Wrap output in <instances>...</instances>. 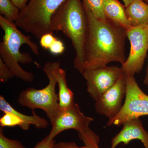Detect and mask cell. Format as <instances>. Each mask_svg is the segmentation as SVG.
Here are the masks:
<instances>
[{
    "label": "cell",
    "instance_id": "obj_24",
    "mask_svg": "<svg viewBox=\"0 0 148 148\" xmlns=\"http://www.w3.org/2000/svg\"><path fill=\"white\" fill-rule=\"evenodd\" d=\"M56 143L54 139H51L48 135L41 141L37 143L34 148H53Z\"/></svg>",
    "mask_w": 148,
    "mask_h": 148
},
{
    "label": "cell",
    "instance_id": "obj_28",
    "mask_svg": "<svg viewBox=\"0 0 148 148\" xmlns=\"http://www.w3.org/2000/svg\"><path fill=\"white\" fill-rule=\"evenodd\" d=\"M122 1L123 3H124V5L126 7L130 3L132 2L133 0H122Z\"/></svg>",
    "mask_w": 148,
    "mask_h": 148
},
{
    "label": "cell",
    "instance_id": "obj_5",
    "mask_svg": "<svg viewBox=\"0 0 148 148\" xmlns=\"http://www.w3.org/2000/svg\"><path fill=\"white\" fill-rule=\"evenodd\" d=\"M42 70L49 80L47 85L41 89L29 88L22 90L18 95V101L21 106L33 111L40 109L44 111L51 125L60 111L58 94L56 91L57 82L49 70L44 67Z\"/></svg>",
    "mask_w": 148,
    "mask_h": 148
},
{
    "label": "cell",
    "instance_id": "obj_16",
    "mask_svg": "<svg viewBox=\"0 0 148 148\" xmlns=\"http://www.w3.org/2000/svg\"><path fill=\"white\" fill-rule=\"evenodd\" d=\"M0 13L9 21L15 22L19 16L20 10L11 0H0Z\"/></svg>",
    "mask_w": 148,
    "mask_h": 148
},
{
    "label": "cell",
    "instance_id": "obj_26",
    "mask_svg": "<svg viewBox=\"0 0 148 148\" xmlns=\"http://www.w3.org/2000/svg\"><path fill=\"white\" fill-rule=\"evenodd\" d=\"M15 5L20 10L23 9L27 6V3L30 0H11Z\"/></svg>",
    "mask_w": 148,
    "mask_h": 148
},
{
    "label": "cell",
    "instance_id": "obj_18",
    "mask_svg": "<svg viewBox=\"0 0 148 148\" xmlns=\"http://www.w3.org/2000/svg\"><path fill=\"white\" fill-rule=\"evenodd\" d=\"M79 138L87 148H100L99 137L90 128L79 132Z\"/></svg>",
    "mask_w": 148,
    "mask_h": 148
},
{
    "label": "cell",
    "instance_id": "obj_8",
    "mask_svg": "<svg viewBox=\"0 0 148 148\" xmlns=\"http://www.w3.org/2000/svg\"><path fill=\"white\" fill-rule=\"evenodd\" d=\"M82 74L86 80L88 92L95 101L124 75L121 67L108 66L96 69H84Z\"/></svg>",
    "mask_w": 148,
    "mask_h": 148
},
{
    "label": "cell",
    "instance_id": "obj_29",
    "mask_svg": "<svg viewBox=\"0 0 148 148\" xmlns=\"http://www.w3.org/2000/svg\"><path fill=\"white\" fill-rule=\"evenodd\" d=\"M145 1H146L148 3V0H145Z\"/></svg>",
    "mask_w": 148,
    "mask_h": 148
},
{
    "label": "cell",
    "instance_id": "obj_15",
    "mask_svg": "<svg viewBox=\"0 0 148 148\" xmlns=\"http://www.w3.org/2000/svg\"><path fill=\"white\" fill-rule=\"evenodd\" d=\"M125 13L132 27L148 24V3L133 0L125 7Z\"/></svg>",
    "mask_w": 148,
    "mask_h": 148
},
{
    "label": "cell",
    "instance_id": "obj_25",
    "mask_svg": "<svg viewBox=\"0 0 148 148\" xmlns=\"http://www.w3.org/2000/svg\"><path fill=\"white\" fill-rule=\"evenodd\" d=\"M53 148H87L86 146L78 147L76 143L73 142H60L55 143Z\"/></svg>",
    "mask_w": 148,
    "mask_h": 148
},
{
    "label": "cell",
    "instance_id": "obj_7",
    "mask_svg": "<svg viewBox=\"0 0 148 148\" xmlns=\"http://www.w3.org/2000/svg\"><path fill=\"white\" fill-rule=\"evenodd\" d=\"M130 44L129 56L122 64L125 75L134 76L143 70L148 51V24L130 27L126 30Z\"/></svg>",
    "mask_w": 148,
    "mask_h": 148
},
{
    "label": "cell",
    "instance_id": "obj_10",
    "mask_svg": "<svg viewBox=\"0 0 148 148\" xmlns=\"http://www.w3.org/2000/svg\"><path fill=\"white\" fill-rule=\"evenodd\" d=\"M126 94V83L125 75L108 90L95 101L96 112L108 118L115 117L121 111L123 101Z\"/></svg>",
    "mask_w": 148,
    "mask_h": 148
},
{
    "label": "cell",
    "instance_id": "obj_12",
    "mask_svg": "<svg viewBox=\"0 0 148 148\" xmlns=\"http://www.w3.org/2000/svg\"><path fill=\"white\" fill-rule=\"evenodd\" d=\"M43 67L49 70L56 80L58 88L60 110H67L73 106L75 104L74 93L68 86L66 71L61 69V64L59 62H48Z\"/></svg>",
    "mask_w": 148,
    "mask_h": 148
},
{
    "label": "cell",
    "instance_id": "obj_20",
    "mask_svg": "<svg viewBox=\"0 0 148 148\" xmlns=\"http://www.w3.org/2000/svg\"><path fill=\"white\" fill-rule=\"evenodd\" d=\"M0 148H27L18 140L6 138L2 127L0 128Z\"/></svg>",
    "mask_w": 148,
    "mask_h": 148
},
{
    "label": "cell",
    "instance_id": "obj_14",
    "mask_svg": "<svg viewBox=\"0 0 148 148\" xmlns=\"http://www.w3.org/2000/svg\"><path fill=\"white\" fill-rule=\"evenodd\" d=\"M103 10L107 20L127 30L132 27L125 13V6L118 0H103Z\"/></svg>",
    "mask_w": 148,
    "mask_h": 148
},
{
    "label": "cell",
    "instance_id": "obj_22",
    "mask_svg": "<svg viewBox=\"0 0 148 148\" xmlns=\"http://www.w3.org/2000/svg\"><path fill=\"white\" fill-rule=\"evenodd\" d=\"M56 39L52 33H47L43 35L40 39V44L41 46L45 49H49L51 45Z\"/></svg>",
    "mask_w": 148,
    "mask_h": 148
},
{
    "label": "cell",
    "instance_id": "obj_19",
    "mask_svg": "<svg viewBox=\"0 0 148 148\" xmlns=\"http://www.w3.org/2000/svg\"><path fill=\"white\" fill-rule=\"evenodd\" d=\"M3 116L0 118V125L2 127H14L18 126L21 127L23 122L15 114L10 112L3 113Z\"/></svg>",
    "mask_w": 148,
    "mask_h": 148
},
{
    "label": "cell",
    "instance_id": "obj_27",
    "mask_svg": "<svg viewBox=\"0 0 148 148\" xmlns=\"http://www.w3.org/2000/svg\"><path fill=\"white\" fill-rule=\"evenodd\" d=\"M144 84H145L148 87V65L147 66V70H146V74L145 79L144 80Z\"/></svg>",
    "mask_w": 148,
    "mask_h": 148
},
{
    "label": "cell",
    "instance_id": "obj_9",
    "mask_svg": "<svg viewBox=\"0 0 148 148\" xmlns=\"http://www.w3.org/2000/svg\"><path fill=\"white\" fill-rule=\"evenodd\" d=\"M94 121L92 118L86 116L75 103L73 106L60 111L55 121L51 125L52 128L48 136L51 139L65 130L74 129L79 133L89 127L90 123Z\"/></svg>",
    "mask_w": 148,
    "mask_h": 148
},
{
    "label": "cell",
    "instance_id": "obj_2",
    "mask_svg": "<svg viewBox=\"0 0 148 148\" xmlns=\"http://www.w3.org/2000/svg\"><path fill=\"white\" fill-rule=\"evenodd\" d=\"M50 26L52 33L61 32L71 41L76 52L74 67L82 73L88 31L87 15L82 1L66 0L52 15Z\"/></svg>",
    "mask_w": 148,
    "mask_h": 148
},
{
    "label": "cell",
    "instance_id": "obj_11",
    "mask_svg": "<svg viewBox=\"0 0 148 148\" xmlns=\"http://www.w3.org/2000/svg\"><path fill=\"white\" fill-rule=\"evenodd\" d=\"M122 125V129L112 139L110 148H116L121 143L128 145L135 140H140L145 148H148V132L140 118L128 121Z\"/></svg>",
    "mask_w": 148,
    "mask_h": 148
},
{
    "label": "cell",
    "instance_id": "obj_4",
    "mask_svg": "<svg viewBox=\"0 0 148 148\" xmlns=\"http://www.w3.org/2000/svg\"><path fill=\"white\" fill-rule=\"evenodd\" d=\"M65 1L30 0L27 6L20 10L15 24L38 39L47 33L53 34L50 26L51 17Z\"/></svg>",
    "mask_w": 148,
    "mask_h": 148
},
{
    "label": "cell",
    "instance_id": "obj_3",
    "mask_svg": "<svg viewBox=\"0 0 148 148\" xmlns=\"http://www.w3.org/2000/svg\"><path fill=\"white\" fill-rule=\"evenodd\" d=\"M0 26L4 34L3 41L0 43V58L8 67L14 77L26 82H33L34 79V74L25 71L19 64H31L34 60L29 53L20 52V49L23 45H27L34 54L38 55V47L31 40V37L22 34L15 23L9 21L1 15Z\"/></svg>",
    "mask_w": 148,
    "mask_h": 148
},
{
    "label": "cell",
    "instance_id": "obj_6",
    "mask_svg": "<svg viewBox=\"0 0 148 148\" xmlns=\"http://www.w3.org/2000/svg\"><path fill=\"white\" fill-rule=\"evenodd\" d=\"M125 76L126 94L119 113L108 120L106 126H120L125 122L148 116V95L143 92L134 76Z\"/></svg>",
    "mask_w": 148,
    "mask_h": 148
},
{
    "label": "cell",
    "instance_id": "obj_17",
    "mask_svg": "<svg viewBox=\"0 0 148 148\" xmlns=\"http://www.w3.org/2000/svg\"><path fill=\"white\" fill-rule=\"evenodd\" d=\"M84 5L92 12L96 17L107 21L103 10V0H82Z\"/></svg>",
    "mask_w": 148,
    "mask_h": 148
},
{
    "label": "cell",
    "instance_id": "obj_21",
    "mask_svg": "<svg viewBox=\"0 0 148 148\" xmlns=\"http://www.w3.org/2000/svg\"><path fill=\"white\" fill-rule=\"evenodd\" d=\"M14 76L8 67L0 58V81L1 82L6 83Z\"/></svg>",
    "mask_w": 148,
    "mask_h": 148
},
{
    "label": "cell",
    "instance_id": "obj_13",
    "mask_svg": "<svg viewBox=\"0 0 148 148\" xmlns=\"http://www.w3.org/2000/svg\"><path fill=\"white\" fill-rule=\"evenodd\" d=\"M0 110L3 113L10 112L17 116L23 122L21 128L24 130H29L31 125L37 129H45L48 126V121L45 118L39 116L34 111H32V115L21 113L10 105L2 95L0 96Z\"/></svg>",
    "mask_w": 148,
    "mask_h": 148
},
{
    "label": "cell",
    "instance_id": "obj_1",
    "mask_svg": "<svg viewBox=\"0 0 148 148\" xmlns=\"http://www.w3.org/2000/svg\"><path fill=\"white\" fill-rule=\"evenodd\" d=\"M84 7L88 22L84 70L104 67L112 62L123 64L126 59V30L108 20L99 19Z\"/></svg>",
    "mask_w": 148,
    "mask_h": 148
},
{
    "label": "cell",
    "instance_id": "obj_23",
    "mask_svg": "<svg viewBox=\"0 0 148 148\" xmlns=\"http://www.w3.org/2000/svg\"><path fill=\"white\" fill-rule=\"evenodd\" d=\"M65 46L63 42L60 40L56 38L51 45L49 50L51 54L54 55H57L63 53L65 51Z\"/></svg>",
    "mask_w": 148,
    "mask_h": 148
}]
</instances>
